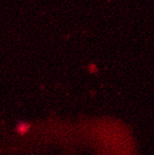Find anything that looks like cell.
<instances>
[{"mask_svg":"<svg viewBox=\"0 0 154 155\" xmlns=\"http://www.w3.org/2000/svg\"><path fill=\"white\" fill-rule=\"evenodd\" d=\"M29 129H30V124L25 121H19L16 125V128H15L17 134H19L20 135H24L27 133H28Z\"/></svg>","mask_w":154,"mask_h":155,"instance_id":"cell-1","label":"cell"},{"mask_svg":"<svg viewBox=\"0 0 154 155\" xmlns=\"http://www.w3.org/2000/svg\"><path fill=\"white\" fill-rule=\"evenodd\" d=\"M88 69H89V71H90L91 73H95V72H97V65L94 64H90V65L88 66Z\"/></svg>","mask_w":154,"mask_h":155,"instance_id":"cell-2","label":"cell"}]
</instances>
